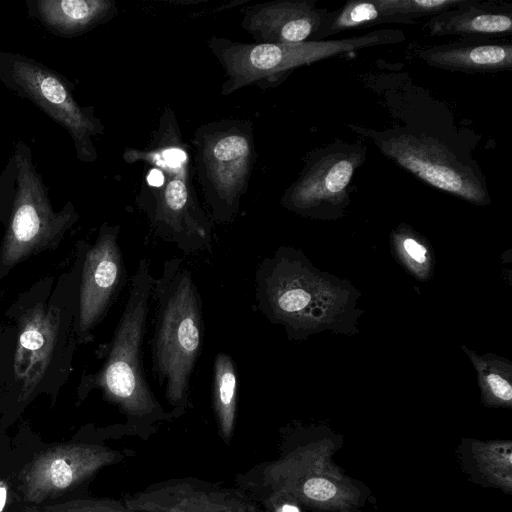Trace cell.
Segmentation results:
<instances>
[{
  "mask_svg": "<svg viewBox=\"0 0 512 512\" xmlns=\"http://www.w3.org/2000/svg\"><path fill=\"white\" fill-rule=\"evenodd\" d=\"M123 455L107 446L57 445L38 454L24 469L21 491L26 502L40 504L73 489Z\"/></svg>",
  "mask_w": 512,
  "mask_h": 512,
  "instance_id": "obj_12",
  "label": "cell"
},
{
  "mask_svg": "<svg viewBox=\"0 0 512 512\" xmlns=\"http://www.w3.org/2000/svg\"><path fill=\"white\" fill-rule=\"evenodd\" d=\"M328 14L315 0L269 1L245 9L241 26L255 43H302L316 41Z\"/></svg>",
  "mask_w": 512,
  "mask_h": 512,
  "instance_id": "obj_14",
  "label": "cell"
},
{
  "mask_svg": "<svg viewBox=\"0 0 512 512\" xmlns=\"http://www.w3.org/2000/svg\"><path fill=\"white\" fill-rule=\"evenodd\" d=\"M15 345L13 325H0V387L6 385Z\"/></svg>",
  "mask_w": 512,
  "mask_h": 512,
  "instance_id": "obj_22",
  "label": "cell"
},
{
  "mask_svg": "<svg viewBox=\"0 0 512 512\" xmlns=\"http://www.w3.org/2000/svg\"><path fill=\"white\" fill-rule=\"evenodd\" d=\"M123 502L134 512H264L240 488L194 478L155 483Z\"/></svg>",
  "mask_w": 512,
  "mask_h": 512,
  "instance_id": "obj_13",
  "label": "cell"
},
{
  "mask_svg": "<svg viewBox=\"0 0 512 512\" xmlns=\"http://www.w3.org/2000/svg\"><path fill=\"white\" fill-rule=\"evenodd\" d=\"M404 40L401 30L381 29L344 39L294 44L242 43L212 36L208 46L225 72L220 94L228 96L248 85L261 89L276 87L295 68L325 58Z\"/></svg>",
  "mask_w": 512,
  "mask_h": 512,
  "instance_id": "obj_5",
  "label": "cell"
},
{
  "mask_svg": "<svg viewBox=\"0 0 512 512\" xmlns=\"http://www.w3.org/2000/svg\"><path fill=\"white\" fill-rule=\"evenodd\" d=\"M151 308L152 374L175 419L192 407L191 379L204 341L202 298L183 259L164 261L154 278Z\"/></svg>",
  "mask_w": 512,
  "mask_h": 512,
  "instance_id": "obj_3",
  "label": "cell"
},
{
  "mask_svg": "<svg viewBox=\"0 0 512 512\" xmlns=\"http://www.w3.org/2000/svg\"><path fill=\"white\" fill-rule=\"evenodd\" d=\"M15 161L17 189L0 244V280L30 257L56 249L66 232L79 219L71 202L60 211L54 210L25 143L17 144Z\"/></svg>",
  "mask_w": 512,
  "mask_h": 512,
  "instance_id": "obj_7",
  "label": "cell"
},
{
  "mask_svg": "<svg viewBox=\"0 0 512 512\" xmlns=\"http://www.w3.org/2000/svg\"><path fill=\"white\" fill-rule=\"evenodd\" d=\"M366 151L361 143L340 140L310 151L298 177L284 191L282 205L307 213L324 205L344 204L354 173L366 160Z\"/></svg>",
  "mask_w": 512,
  "mask_h": 512,
  "instance_id": "obj_11",
  "label": "cell"
},
{
  "mask_svg": "<svg viewBox=\"0 0 512 512\" xmlns=\"http://www.w3.org/2000/svg\"><path fill=\"white\" fill-rule=\"evenodd\" d=\"M29 13L48 30L61 36H78L117 14L113 0H36L28 2Z\"/></svg>",
  "mask_w": 512,
  "mask_h": 512,
  "instance_id": "obj_17",
  "label": "cell"
},
{
  "mask_svg": "<svg viewBox=\"0 0 512 512\" xmlns=\"http://www.w3.org/2000/svg\"><path fill=\"white\" fill-rule=\"evenodd\" d=\"M409 17L388 12L380 0H350L329 14L316 37L322 41L329 36L381 24H417Z\"/></svg>",
  "mask_w": 512,
  "mask_h": 512,
  "instance_id": "obj_18",
  "label": "cell"
},
{
  "mask_svg": "<svg viewBox=\"0 0 512 512\" xmlns=\"http://www.w3.org/2000/svg\"><path fill=\"white\" fill-rule=\"evenodd\" d=\"M237 368L231 355L218 352L213 362L212 406L221 438L229 443L237 415Z\"/></svg>",
  "mask_w": 512,
  "mask_h": 512,
  "instance_id": "obj_19",
  "label": "cell"
},
{
  "mask_svg": "<svg viewBox=\"0 0 512 512\" xmlns=\"http://www.w3.org/2000/svg\"><path fill=\"white\" fill-rule=\"evenodd\" d=\"M418 56L431 67L452 72L475 74L512 70L510 42L461 39L423 47Z\"/></svg>",
  "mask_w": 512,
  "mask_h": 512,
  "instance_id": "obj_16",
  "label": "cell"
},
{
  "mask_svg": "<svg viewBox=\"0 0 512 512\" xmlns=\"http://www.w3.org/2000/svg\"><path fill=\"white\" fill-rule=\"evenodd\" d=\"M191 144L208 216L213 223L228 224L239 213L256 159L253 123L227 118L202 124Z\"/></svg>",
  "mask_w": 512,
  "mask_h": 512,
  "instance_id": "obj_6",
  "label": "cell"
},
{
  "mask_svg": "<svg viewBox=\"0 0 512 512\" xmlns=\"http://www.w3.org/2000/svg\"><path fill=\"white\" fill-rule=\"evenodd\" d=\"M487 381L491 387V390L495 396L504 400L510 401L512 398V387L502 377L497 374H490L487 377Z\"/></svg>",
  "mask_w": 512,
  "mask_h": 512,
  "instance_id": "obj_24",
  "label": "cell"
},
{
  "mask_svg": "<svg viewBox=\"0 0 512 512\" xmlns=\"http://www.w3.org/2000/svg\"><path fill=\"white\" fill-rule=\"evenodd\" d=\"M404 248L411 258L419 263H423L426 259V249L424 246L416 242L414 239L407 238L404 240Z\"/></svg>",
  "mask_w": 512,
  "mask_h": 512,
  "instance_id": "obj_25",
  "label": "cell"
},
{
  "mask_svg": "<svg viewBox=\"0 0 512 512\" xmlns=\"http://www.w3.org/2000/svg\"><path fill=\"white\" fill-rule=\"evenodd\" d=\"M153 282L149 261L140 259L105 360L96 373L83 377L81 386L85 393L99 389L124 415L126 427L139 435H149L158 424L174 419L152 392L143 365Z\"/></svg>",
  "mask_w": 512,
  "mask_h": 512,
  "instance_id": "obj_4",
  "label": "cell"
},
{
  "mask_svg": "<svg viewBox=\"0 0 512 512\" xmlns=\"http://www.w3.org/2000/svg\"><path fill=\"white\" fill-rule=\"evenodd\" d=\"M425 28L431 36L456 35L471 40L504 37L512 32V8L500 1L464 0L431 17Z\"/></svg>",
  "mask_w": 512,
  "mask_h": 512,
  "instance_id": "obj_15",
  "label": "cell"
},
{
  "mask_svg": "<svg viewBox=\"0 0 512 512\" xmlns=\"http://www.w3.org/2000/svg\"><path fill=\"white\" fill-rule=\"evenodd\" d=\"M336 491L332 482L319 477L309 478L302 485L304 496L315 501H327L335 496Z\"/></svg>",
  "mask_w": 512,
  "mask_h": 512,
  "instance_id": "obj_23",
  "label": "cell"
},
{
  "mask_svg": "<svg viewBox=\"0 0 512 512\" xmlns=\"http://www.w3.org/2000/svg\"><path fill=\"white\" fill-rule=\"evenodd\" d=\"M8 498V486L5 481L0 480V512H3Z\"/></svg>",
  "mask_w": 512,
  "mask_h": 512,
  "instance_id": "obj_27",
  "label": "cell"
},
{
  "mask_svg": "<svg viewBox=\"0 0 512 512\" xmlns=\"http://www.w3.org/2000/svg\"><path fill=\"white\" fill-rule=\"evenodd\" d=\"M270 512H300L299 508L292 503H280L273 508H269Z\"/></svg>",
  "mask_w": 512,
  "mask_h": 512,
  "instance_id": "obj_26",
  "label": "cell"
},
{
  "mask_svg": "<svg viewBox=\"0 0 512 512\" xmlns=\"http://www.w3.org/2000/svg\"><path fill=\"white\" fill-rule=\"evenodd\" d=\"M352 128L369 135L386 157L430 186L472 203L489 201L487 185L479 169L459 159L437 138L405 130L379 132Z\"/></svg>",
  "mask_w": 512,
  "mask_h": 512,
  "instance_id": "obj_9",
  "label": "cell"
},
{
  "mask_svg": "<svg viewBox=\"0 0 512 512\" xmlns=\"http://www.w3.org/2000/svg\"><path fill=\"white\" fill-rule=\"evenodd\" d=\"M123 159L145 165L136 204L152 232L184 254L211 253L213 222L195 192L191 148L170 106L162 111L147 145L126 148Z\"/></svg>",
  "mask_w": 512,
  "mask_h": 512,
  "instance_id": "obj_1",
  "label": "cell"
},
{
  "mask_svg": "<svg viewBox=\"0 0 512 512\" xmlns=\"http://www.w3.org/2000/svg\"><path fill=\"white\" fill-rule=\"evenodd\" d=\"M464 0H380L390 13L399 14L416 20L421 17H433L459 6Z\"/></svg>",
  "mask_w": 512,
  "mask_h": 512,
  "instance_id": "obj_20",
  "label": "cell"
},
{
  "mask_svg": "<svg viewBox=\"0 0 512 512\" xmlns=\"http://www.w3.org/2000/svg\"><path fill=\"white\" fill-rule=\"evenodd\" d=\"M26 512H134L124 502L110 499L82 498L47 505L27 507Z\"/></svg>",
  "mask_w": 512,
  "mask_h": 512,
  "instance_id": "obj_21",
  "label": "cell"
},
{
  "mask_svg": "<svg viewBox=\"0 0 512 512\" xmlns=\"http://www.w3.org/2000/svg\"><path fill=\"white\" fill-rule=\"evenodd\" d=\"M0 81L68 131L78 160L85 163L97 160L92 137L103 134L104 125L96 117L93 106L78 104L67 79L26 55L0 52Z\"/></svg>",
  "mask_w": 512,
  "mask_h": 512,
  "instance_id": "obj_8",
  "label": "cell"
},
{
  "mask_svg": "<svg viewBox=\"0 0 512 512\" xmlns=\"http://www.w3.org/2000/svg\"><path fill=\"white\" fill-rule=\"evenodd\" d=\"M119 225L103 223L93 244L80 245L76 336L88 343L127 282V270L118 243Z\"/></svg>",
  "mask_w": 512,
  "mask_h": 512,
  "instance_id": "obj_10",
  "label": "cell"
},
{
  "mask_svg": "<svg viewBox=\"0 0 512 512\" xmlns=\"http://www.w3.org/2000/svg\"><path fill=\"white\" fill-rule=\"evenodd\" d=\"M78 264L53 289V278H46L19 296L8 311L15 329V345L6 382L18 404L36 394L63 384L71 368L76 345Z\"/></svg>",
  "mask_w": 512,
  "mask_h": 512,
  "instance_id": "obj_2",
  "label": "cell"
}]
</instances>
